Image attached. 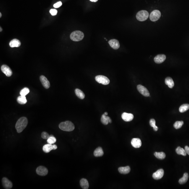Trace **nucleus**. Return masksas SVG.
Segmentation results:
<instances>
[{"label":"nucleus","mask_w":189,"mask_h":189,"mask_svg":"<svg viewBox=\"0 0 189 189\" xmlns=\"http://www.w3.org/2000/svg\"><path fill=\"white\" fill-rule=\"evenodd\" d=\"M1 70L8 77H10L12 74V71L10 68L6 65H3L1 67Z\"/></svg>","instance_id":"10"},{"label":"nucleus","mask_w":189,"mask_h":189,"mask_svg":"<svg viewBox=\"0 0 189 189\" xmlns=\"http://www.w3.org/2000/svg\"><path fill=\"white\" fill-rule=\"evenodd\" d=\"M184 122L182 121H177L174 124V127L176 129H180L184 124Z\"/></svg>","instance_id":"30"},{"label":"nucleus","mask_w":189,"mask_h":189,"mask_svg":"<svg viewBox=\"0 0 189 189\" xmlns=\"http://www.w3.org/2000/svg\"><path fill=\"white\" fill-rule=\"evenodd\" d=\"M137 89L139 92L144 96L148 97L150 96V93L146 88L141 85H138Z\"/></svg>","instance_id":"7"},{"label":"nucleus","mask_w":189,"mask_h":189,"mask_svg":"<svg viewBox=\"0 0 189 189\" xmlns=\"http://www.w3.org/2000/svg\"><path fill=\"white\" fill-rule=\"evenodd\" d=\"M149 14L148 11L142 10L138 12L136 15V18L138 21H144L148 19Z\"/></svg>","instance_id":"4"},{"label":"nucleus","mask_w":189,"mask_h":189,"mask_svg":"<svg viewBox=\"0 0 189 189\" xmlns=\"http://www.w3.org/2000/svg\"><path fill=\"white\" fill-rule=\"evenodd\" d=\"M36 172L39 176H45L47 175L48 171L47 168L45 167L40 166L37 168Z\"/></svg>","instance_id":"8"},{"label":"nucleus","mask_w":189,"mask_h":189,"mask_svg":"<svg viewBox=\"0 0 189 189\" xmlns=\"http://www.w3.org/2000/svg\"><path fill=\"white\" fill-rule=\"evenodd\" d=\"M189 174L187 173H185L184 174L183 177L180 179L179 182L180 184H184L189 179Z\"/></svg>","instance_id":"24"},{"label":"nucleus","mask_w":189,"mask_h":189,"mask_svg":"<svg viewBox=\"0 0 189 189\" xmlns=\"http://www.w3.org/2000/svg\"><path fill=\"white\" fill-rule=\"evenodd\" d=\"M185 150L186 153L187 154H188L189 155V147L187 146H185Z\"/></svg>","instance_id":"37"},{"label":"nucleus","mask_w":189,"mask_h":189,"mask_svg":"<svg viewBox=\"0 0 189 189\" xmlns=\"http://www.w3.org/2000/svg\"><path fill=\"white\" fill-rule=\"evenodd\" d=\"M90 1H92V2H96V1H97L98 0H90Z\"/></svg>","instance_id":"39"},{"label":"nucleus","mask_w":189,"mask_h":189,"mask_svg":"<svg viewBox=\"0 0 189 189\" xmlns=\"http://www.w3.org/2000/svg\"><path fill=\"white\" fill-rule=\"evenodd\" d=\"M154 155L157 158L159 159H163L165 158V154L164 152H156L154 153Z\"/></svg>","instance_id":"29"},{"label":"nucleus","mask_w":189,"mask_h":189,"mask_svg":"<svg viewBox=\"0 0 189 189\" xmlns=\"http://www.w3.org/2000/svg\"><path fill=\"white\" fill-rule=\"evenodd\" d=\"M84 34L82 32L79 31H75L72 32L70 35L71 40L74 41H79L83 39Z\"/></svg>","instance_id":"3"},{"label":"nucleus","mask_w":189,"mask_h":189,"mask_svg":"<svg viewBox=\"0 0 189 189\" xmlns=\"http://www.w3.org/2000/svg\"><path fill=\"white\" fill-rule=\"evenodd\" d=\"M41 136L43 139H45V140H47L49 137V134L45 132H42Z\"/></svg>","instance_id":"33"},{"label":"nucleus","mask_w":189,"mask_h":189,"mask_svg":"<svg viewBox=\"0 0 189 189\" xmlns=\"http://www.w3.org/2000/svg\"><path fill=\"white\" fill-rule=\"evenodd\" d=\"M118 171L122 174H127L130 171V168L129 166L124 167H120L118 168Z\"/></svg>","instance_id":"19"},{"label":"nucleus","mask_w":189,"mask_h":189,"mask_svg":"<svg viewBox=\"0 0 189 189\" xmlns=\"http://www.w3.org/2000/svg\"><path fill=\"white\" fill-rule=\"evenodd\" d=\"M102 123L105 125H107L109 123H111V119L109 117L107 116L105 114L102 115L101 118Z\"/></svg>","instance_id":"18"},{"label":"nucleus","mask_w":189,"mask_h":189,"mask_svg":"<svg viewBox=\"0 0 189 189\" xmlns=\"http://www.w3.org/2000/svg\"><path fill=\"white\" fill-rule=\"evenodd\" d=\"M28 124V120L25 117H21L18 120L16 124V129L17 132L18 133L21 132L26 128Z\"/></svg>","instance_id":"1"},{"label":"nucleus","mask_w":189,"mask_h":189,"mask_svg":"<svg viewBox=\"0 0 189 189\" xmlns=\"http://www.w3.org/2000/svg\"><path fill=\"white\" fill-rule=\"evenodd\" d=\"M75 93L77 96L80 99H83L85 97V94L83 92L78 89H76L75 90Z\"/></svg>","instance_id":"25"},{"label":"nucleus","mask_w":189,"mask_h":189,"mask_svg":"<svg viewBox=\"0 0 189 189\" xmlns=\"http://www.w3.org/2000/svg\"><path fill=\"white\" fill-rule=\"evenodd\" d=\"M62 5V2L61 1H59V2H57L54 5H53V6H54V8H59V7H60Z\"/></svg>","instance_id":"36"},{"label":"nucleus","mask_w":189,"mask_h":189,"mask_svg":"<svg viewBox=\"0 0 189 189\" xmlns=\"http://www.w3.org/2000/svg\"><path fill=\"white\" fill-rule=\"evenodd\" d=\"M2 182L3 186L4 189H10L12 188L13 185L12 182L6 177H3L2 179Z\"/></svg>","instance_id":"12"},{"label":"nucleus","mask_w":189,"mask_h":189,"mask_svg":"<svg viewBox=\"0 0 189 189\" xmlns=\"http://www.w3.org/2000/svg\"><path fill=\"white\" fill-rule=\"evenodd\" d=\"M104 114H105L106 115H107H107H108V113H107V112H105Z\"/></svg>","instance_id":"40"},{"label":"nucleus","mask_w":189,"mask_h":189,"mask_svg":"<svg viewBox=\"0 0 189 189\" xmlns=\"http://www.w3.org/2000/svg\"><path fill=\"white\" fill-rule=\"evenodd\" d=\"M108 42L111 47L114 49H117L120 47L119 43L117 40L112 39Z\"/></svg>","instance_id":"17"},{"label":"nucleus","mask_w":189,"mask_h":189,"mask_svg":"<svg viewBox=\"0 0 189 189\" xmlns=\"http://www.w3.org/2000/svg\"><path fill=\"white\" fill-rule=\"evenodd\" d=\"M1 16H2V14H1V13H0V17H1Z\"/></svg>","instance_id":"41"},{"label":"nucleus","mask_w":189,"mask_h":189,"mask_svg":"<svg viewBox=\"0 0 189 189\" xmlns=\"http://www.w3.org/2000/svg\"><path fill=\"white\" fill-rule=\"evenodd\" d=\"M40 81L42 83V84L44 88L46 89L49 88L50 86V84L47 78L44 76L41 75L40 76Z\"/></svg>","instance_id":"13"},{"label":"nucleus","mask_w":189,"mask_h":189,"mask_svg":"<svg viewBox=\"0 0 189 189\" xmlns=\"http://www.w3.org/2000/svg\"><path fill=\"white\" fill-rule=\"evenodd\" d=\"M29 90L28 88L25 87L20 91V94L21 96H26L29 93Z\"/></svg>","instance_id":"31"},{"label":"nucleus","mask_w":189,"mask_h":189,"mask_svg":"<svg viewBox=\"0 0 189 189\" xmlns=\"http://www.w3.org/2000/svg\"><path fill=\"white\" fill-rule=\"evenodd\" d=\"M17 101L20 104H24L27 103V100L25 96L21 95L17 98Z\"/></svg>","instance_id":"26"},{"label":"nucleus","mask_w":189,"mask_h":189,"mask_svg":"<svg viewBox=\"0 0 189 189\" xmlns=\"http://www.w3.org/2000/svg\"><path fill=\"white\" fill-rule=\"evenodd\" d=\"M50 13L52 16H55L57 14L58 11L56 9H52L50 10Z\"/></svg>","instance_id":"34"},{"label":"nucleus","mask_w":189,"mask_h":189,"mask_svg":"<svg viewBox=\"0 0 189 189\" xmlns=\"http://www.w3.org/2000/svg\"><path fill=\"white\" fill-rule=\"evenodd\" d=\"M80 184L82 189H88L89 184L87 180L85 179H82L80 181Z\"/></svg>","instance_id":"20"},{"label":"nucleus","mask_w":189,"mask_h":189,"mask_svg":"<svg viewBox=\"0 0 189 189\" xmlns=\"http://www.w3.org/2000/svg\"><path fill=\"white\" fill-rule=\"evenodd\" d=\"M131 144L133 147L135 148H139L142 145V142L140 139L138 138H133L132 139Z\"/></svg>","instance_id":"14"},{"label":"nucleus","mask_w":189,"mask_h":189,"mask_svg":"<svg viewBox=\"0 0 189 189\" xmlns=\"http://www.w3.org/2000/svg\"><path fill=\"white\" fill-rule=\"evenodd\" d=\"M122 118L125 122H130L133 119L134 116L132 114L124 112L122 114Z\"/></svg>","instance_id":"15"},{"label":"nucleus","mask_w":189,"mask_h":189,"mask_svg":"<svg viewBox=\"0 0 189 189\" xmlns=\"http://www.w3.org/2000/svg\"><path fill=\"white\" fill-rule=\"evenodd\" d=\"M96 81L99 83H101L103 85H107L110 83V80L108 78L103 75H98L95 77Z\"/></svg>","instance_id":"5"},{"label":"nucleus","mask_w":189,"mask_h":189,"mask_svg":"<svg viewBox=\"0 0 189 189\" xmlns=\"http://www.w3.org/2000/svg\"><path fill=\"white\" fill-rule=\"evenodd\" d=\"M57 148V146L56 145H52V144H48L44 145L43 147V150L45 152L48 153L52 150H55Z\"/></svg>","instance_id":"9"},{"label":"nucleus","mask_w":189,"mask_h":189,"mask_svg":"<svg viewBox=\"0 0 189 189\" xmlns=\"http://www.w3.org/2000/svg\"><path fill=\"white\" fill-rule=\"evenodd\" d=\"M59 127L61 130L70 132L74 129L75 126L71 122L66 121L60 123L59 125Z\"/></svg>","instance_id":"2"},{"label":"nucleus","mask_w":189,"mask_h":189,"mask_svg":"<svg viewBox=\"0 0 189 189\" xmlns=\"http://www.w3.org/2000/svg\"><path fill=\"white\" fill-rule=\"evenodd\" d=\"M10 46L11 47H18L20 46L21 45V42L18 40L14 39L11 41L9 44Z\"/></svg>","instance_id":"21"},{"label":"nucleus","mask_w":189,"mask_h":189,"mask_svg":"<svg viewBox=\"0 0 189 189\" xmlns=\"http://www.w3.org/2000/svg\"><path fill=\"white\" fill-rule=\"evenodd\" d=\"M104 152L103 149L101 147H98L94 150V154L96 157H100L103 155Z\"/></svg>","instance_id":"22"},{"label":"nucleus","mask_w":189,"mask_h":189,"mask_svg":"<svg viewBox=\"0 0 189 189\" xmlns=\"http://www.w3.org/2000/svg\"><path fill=\"white\" fill-rule=\"evenodd\" d=\"M0 32H1L2 31V28H1V27H0Z\"/></svg>","instance_id":"42"},{"label":"nucleus","mask_w":189,"mask_h":189,"mask_svg":"<svg viewBox=\"0 0 189 189\" xmlns=\"http://www.w3.org/2000/svg\"><path fill=\"white\" fill-rule=\"evenodd\" d=\"M165 83L170 88H172L174 86V82L173 79L170 77H167L166 78Z\"/></svg>","instance_id":"23"},{"label":"nucleus","mask_w":189,"mask_h":189,"mask_svg":"<svg viewBox=\"0 0 189 189\" xmlns=\"http://www.w3.org/2000/svg\"><path fill=\"white\" fill-rule=\"evenodd\" d=\"M189 109V104H185L181 105L179 109V111L181 113L185 112Z\"/></svg>","instance_id":"28"},{"label":"nucleus","mask_w":189,"mask_h":189,"mask_svg":"<svg viewBox=\"0 0 189 189\" xmlns=\"http://www.w3.org/2000/svg\"><path fill=\"white\" fill-rule=\"evenodd\" d=\"M161 13L159 11L155 10L151 13L150 19L152 21H156L158 20L160 17Z\"/></svg>","instance_id":"6"},{"label":"nucleus","mask_w":189,"mask_h":189,"mask_svg":"<svg viewBox=\"0 0 189 189\" xmlns=\"http://www.w3.org/2000/svg\"><path fill=\"white\" fill-rule=\"evenodd\" d=\"M176 152L179 155H181L182 156H186L187 155V153L185 150L184 148H181L179 146L177 147L176 149Z\"/></svg>","instance_id":"27"},{"label":"nucleus","mask_w":189,"mask_h":189,"mask_svg":"<svg viewBox=\"0 0 189 189\" xmlns=\"http://www.w3.org/2000/svg\"><path fill=\"white\" fill-rule=\"evenodd\" d=\"M164 171L162 169L157 170L156 172L153 174V177L154 179L158 180L160 179L163 177L164 175Z\"/></svg>","instance_id":"11"},{"label":"nucleus","mask_w":189,"mask_h":189,"mask_svg":"<svg viewBox=\"0 0 189 189\" xmlns=\"http://www.w3.org/2000/svg\"><path fill=\"white\" fill-rule=\"evenodd\" d=\"M56 142V139L54 136L49 137L47 140V142L48 144H53Z\"/></svg>","instance_id":"32"},{"label":"nucleus","mask_w":189,"mask_h":189,"mask_svg":"<svg viewBox=\"0 0 189 189\" xmlns=\"http://www.w3.org/2000/svg\"><path fill=\"white\" fill-rule=\"evenodd\" d=\"M166 56L164 54H159L156 55L154 58V61L156 63H162L166 60Z\"/></svg>","instance_id":"16"},{"label":"nucleus","mask_w":189,"mask_h":189,"mask_svg":"<svg viewBox=\"0 0 189 189\" xmlns=\"http://www.w3.org/2000/svg\"><path fill=\"white\" fill-rule=\"evenodd\" d=\"M150 126L152 127H154L156 126V121L154 119H151L150 121Z\"/></svg>","instance_id":"35"},{"label":"nucleus","mask_w":189,"mask_h":189,"mask_svg":"<svg viewBox=\"0 0 189 189\" xmlns=\"http://www.w3.org/2000/svg\"><path fill=\"white\" fill-rule=\"evenodd\" d=\"M153 128L154 130L156 131H157L158 130V127H157L156 125L154 126V127H153Z\"/></svg>","instance_id":"38"}]
</instances>
